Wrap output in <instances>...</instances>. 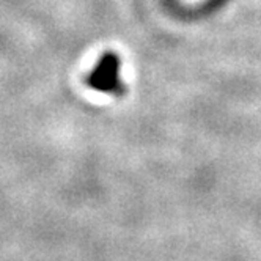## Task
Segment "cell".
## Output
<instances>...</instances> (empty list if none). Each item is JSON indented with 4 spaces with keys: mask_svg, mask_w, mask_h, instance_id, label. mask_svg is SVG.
I'll return each instance as SVG.
<instances>
[{
    "mask_svg": "<svg viewBox=\"0 0 261 261\" xmlns=\"http://www.w3.org/2000/svg\"><path fill=\"white\" fill-rule=\"evenodd\" d=\"M87 85L96 91L123 96L126 85L121 81V59L114 50L106 52L85 79Z\"/></svg>",
    "mask_w": 261,
    "mask_h": 261,
    "instance_id": "6da1fadb",
    "label": "cell"
}]
</instances>
